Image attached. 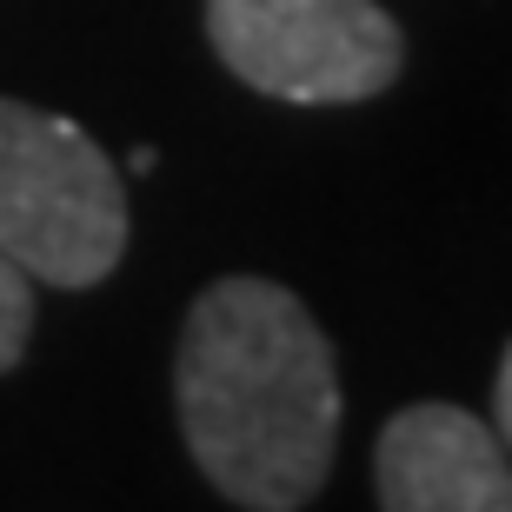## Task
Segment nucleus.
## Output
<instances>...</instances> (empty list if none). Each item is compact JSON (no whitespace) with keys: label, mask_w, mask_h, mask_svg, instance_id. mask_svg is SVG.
I'll return each instance as SVG.
<instances>
[{"label":"nucleus","mask_w":512,"mask_h":512,"mask_svg":"<svg viewBox=\"0 0 512 512\" xmlns=\"http://www.w3.org/2000/svg\"><path fill=\"white\" fill-rule=\"evenodd\" d=\"M380 512H512V459L466 406H406L373 446Z\"/></svg>","instance_id":"obj_4"},{"label":"nucleus","mask_w":512,"mask_h":512,"mask_svg":"<svg viewBox=\"0 0 512 512\" xmlns=\"http://www.w3.org/2000/svg\"><path fill=\"white\" fill-rule=\"evenodd\" d=\"M27 333H34V280L0 253V373L27 353Z\"/></svg>","instance_id":"obj_5"},{"label":"nucleus","mask_w":512,"mask_h":512,"mask_svg":"<svg viewBox=\"0 0 512 512\" xmlns=\"http://www.w3.org/2000/svg\"><path fill=\"white\" fill-rule=\"evenodd\" d=\"M0 253L40 286H100L127 253L114 160L60 114L0 100Z\"/></svg>","instance_id":"obj_2"},{"label":"nucleus","mask_w":512,"mask_h":512,"mask_svg":"<svg viewBox=\"0 0 512 512\" xmlns=\"http://www.w3.org/2000/svg\"><path fill=\"white\" fill-rule=\"evenodd\" d=\"M207 40L233 80L300 107L373 100L406 67L380 0H207Z\"/></svg>","instance_id":"obj_3"},{"label":"nucleus","mask_w":512,"mask_h":512,"mask_svg":"<svg viewBox=\"0 0 512 512\" xmlns=\"http://www.w3.org/2000/svg\"><path fill=\"white\" fill-rule=\"evenodd\" d=\"M193 466L247 512H300L333 473L340 360L280 280H220L193 300L173 353Z\"/></svg>","instance_id":"obj_1"},{"label":"nucleus","mask_w":512,"mask_h":512,"mask_svg":"<svg viewBox=\"0 0 512 512\" xmlns=\"http://www.w3.org/2000/svg\"><path fill=\"white\" fill-rule=\"evenodd\" d=\"M493 433H499V446L512 453V346H506V360H499V380H493Z\"/></svg>","instance_id":"obj_6"}]
</instances>
